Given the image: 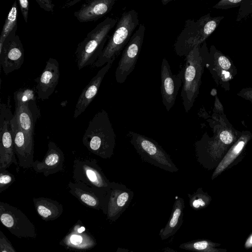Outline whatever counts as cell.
Instances as JSON below:
<instances>
[{
	"label": "cell",
	"instance_id": "obj_1",
	"mask_svg": "<svg viewBox=\"0 0 252 252\" xmlns=\"http://www.w3.org/2000/svg\"><path fill=\"white\" fill-rule=\"evenodd\" d=\"M82 142L90 152L102 158L109 159L113 156L116 135L105 110L98 112L89 121Z\"/></svg>",
	"mask_w": 252,
	"mask_h": 252
},
{
	"label": "cell",
	"instance_id": "obj_2",
	"mask_svg": "<svg viewBox=\"0 0 252 252\" xmlns=\"http://www.w3.org/2000/svg\"><path fill=\"white\" fill-rule=\"evenodd\" d=\"M224 18L223 16L212 17L209 13L197 20H187L174 43L176 54L180 57H186L194 47L201 45Z\"/></svg>",
	"mask_w": 252,
	"mask_h": 252
},
{
	"label": "cell",
	"instance_id": "obj_3",
	"mask_svg": "<svg viewBox=\"0 0 252 252\" xmlns=\"http://www.w3.org/2000/svg\"><path fill=\"white\" fill-rule=\"evenodd\" d=\"M117 22L116 19L107 17L78 44L75 57L79 70L88 66L93 67L104 49L110 32Z\"/></svg>",
	"mask_w": 252,
	"mask_h": 252
},
{
	"label": "cell",
	"instance_id": "obj_4",
	"mask_svg": "<svg viewBox=\"0 0 252 252\" xmlns=\"http://www.w3.org/2000/svg\"><path fill=\"white\" fill-rule=\"evenodd\" d=\"M139 23L136 11L131 9L124 12L118 21L114 32L110 36L104 49L93 67H101L107 63L113 64L129 42Z\"/></svg>",
	"mask_w": 252,
	"mask_h": 252
},
{
	"label": "cell",
	"instance_id": "obj_5",
	"mask_svg": "<svg viewBox=\"0 0 252 252\" xmlns=\"http://www.w3.org/2000/svg\"><path fill=\"white\" fill-rule=\"evenodd\" d=\"M183 68V87L181 92L183 106L188 112L199 93L201 77L205 67L202 46L194 47L186 57Z\"/></svg>",
	"mask_w": 252,
	"mask_h": 252
},
{
	"label": "cell",
	"instance_id": "obj_6",
	"mask_svg": "<svg viewBox=\"0 0 252 252\" xmlns=\"http://www.w3.org/2000/svg\"><path fill=\"white\" fill-rule=\"evenodd\" d=\"M127 136L142 160L170 172L179 170L170 156L155 140L130 131Z\"/></svg>",
	"mask_w": 252,
	"mask_h": 252
},
{
	"label": "cell",
	"instance_id": "obj_7",
	"mask_svg": "<svg viewBox=\"0 0 252 252\" xmlns=\"http://www.w3.org/2000/svg\"><path fill=\"white\" fill-rule=\"evenodd\" d=\"M205 67L211 73L216 84L226 91L230 90V81L237 73L230 58L211 45L208 50L205 42L202 44Z\"/></svg>",
	"mask_w": 252,
	"mask_h": 252
},
{
	"label": "cell",
	"instance_id": "obj_8",
	"mask_svg": "<svg viewBox=\"0 0 252 252\" xmlns=\"http://www.w3.org/2000/svg\"><path fill=\"white\" fill-rule=\"evenodd\" d=\"M72 178L74 182L108 192L111 182L104 174L95 159L75 158L73 161Z\"/></svg>",
	"mask_w": 252,
	"mask_h": 252
},
{
	"label": "cell",
	"instance_id": "obj_9",
	"mask_svg": "<svg viewBox=\"0 0 252 252\" xmlns=\"http://www.w3.org/2000/svg\"><path fill=\"white\" fill-rule=\"evenodd\" d=\"M0 220L13 235L18 238H35L36 228L28 217L19 209L0 202Z\"/></svg>",
	"mask_w": 252,
	"mask_h": 252
},
{
	"label": "cell",
	"instance_id": "obj_10",
	"mask_svg": "<svg viewBox=\"0 0 252 252\" xmlns=\"http://www.w3.org/2000/svg\"><path fill=\"white\" fill-rule=\"evenodd\" d=\"M145 32V25L140 24L123 50L115 71L117 83H124L134 70L143 43Z\"/></svg>",
	"mask_w": 252,
	"mask_h": 252
},
{
	"label": "cell",
	"instance_id": "obj_11",
	"mask_svg": "<svg viewBox=\"0 0 252 252\" xmlns=\"http://www.w3.org/2000/svg\"><path fill=\"white\" fill-rule=\"evenodd\" d=\"M0 171L6 170L14 163L19 171V165L16 159L10 121L14 114L11 111L9 103H0Z\"/></svg>",
	"mask_w": 252,
	"mask_h": 252
},
{
	"label": "cell",
	"instance_id": "obj_12",
	"mask_svg": "<svg viewBox=\"0 0 252 252\" xmlns=\"http://www.w3.org/2000/svg\"><path fill=\"white\" fill-rule=\"evenodd\" d=\"M17 29L7 37L0 50V65L6 75L20 68L24 61V49Z\"/></svg>",
	"mask_w": 252,
	"mask_h": 252
},
{
	"label": "cell",
	"instance_id": "obj_13",
	"mask_svg": "<svg viewBox=\"0 0 252 252\" xmlns=\"http://www.w3.org/2000/svg\"><path fill=\"white\" fill-rule=\"evenodd\" d=\"M133 196V191L125 185L111 182L107 192L105 214L107 219L112 221H116L128 207Z\"/></svg>",
	"mask_w": 252,
	"mask_h": 252
},
{
	"label": "cell",
	"instance_id": "obj_14",
	"mask_svg": "<svg viewBox=\"0 0 252 252\" xmlns=\"http://www.w3.org/2000/svg\"><path fill=\"white\" fill-rule=\"evenodd\" d=\"M160 90L162 101L167 111L174 106L183 83V70L173 74L168 61L163 58L160 69Z\"/></svg>",
	"mask_w": 252,
	"mask_h": 252
},
{
	"label": "cell",
	"instance_id": "obj_15",
	"mask_svg": "<svg viewBox=\"0 0 252 252\" xmlns=\"http://www.w3.org/2000/svg\"><path fill=\"white\" fill-rule=\"evenodd\" d=\"M67 189L82 204L90 208L101 210L106 214L108 192L71 181Z\"/></svg>",
	"mask_w": 252,
	"mask_h": 252
},
{
	"label": "cell",
	"instance_id": "obj_16",
	"mask_svg": "<svg viewBox=\"0 0 252 252\" xmlns=\"http://www.w3.org/2000/svg\"><path fill=\"white\" fill-rule=\"evenodd\" d=\"M15 153L18 159L19 166L24 168L32 167L33 161V148L21 128L14 116L10 121Z\"/></svg>",
	"mask_w": 252,
	"mask_h": 252
},
{
	"label": "cell",
	"instance_id": "obj_17",
	"mask_svg": "<svg viewBox=\"0 0 252 252\" xmlns=\"http://www.w3.org/2000/svg\"><path fill=\"white\" fill-rule=\"evenodd\" d=\"M60 76L59 63L54 58H49L40 75L35 79L36 93L39 99L44 100L53 94L58 84Z\"/></svg>",
	"mask_w": 252,
	"mask_h": 252
},
{
	"label": "cell",
	"instance_id": "obj_18",
	"mask_svg": "<svg viewBox=\"0 0 252 252\" xmlns=\"http://www.w3.org/2000/svg\"><path fill=\"white\" fill-rule=\"evenodd\" d=\"M14 113L22 130L29 141L33 145L34 129L37 120L40 116V110L36 101L26 102H15Z\"/></svg>",
	"mask_w": 252,
	"mask_h": 252
},
{
	"label": "cell",
	"instance_id": "obj_19",
	"mask_svg": "<svg viewBox=\"0 0 252 252\" xmlns=\"http://www.w3.org/2000/svg\"><path fill=\"white\" fill-rule=\"evenodd\" d=\"M48 149L42 161L36 160L32 167L38 173L45 177L63 171L64 156L62 150L53 141L48 144Z\"/></svg>",
	"mask_w": 252,
	"mask_h": 252
},
{
	"label": "cell",
	"instance_id": "obj_20",
	"mask_svg": "<svg viewBox=\"0 0 252 252\" xmlns=\"http://www.w3.org/2000/svg\"><path fill=\"white\" fill-rule=\"evenodd\" d=\"M60 244L68 249L84 251L93 248L96 245V242L79 220L61 241Z\"/></svg>",
	"mask_w": 252,
	"mask_h": 252
},
{
	"label": "cell",
	"instance_id": "obj_21",
	"mask_svg": "<svg viewBox=\"0 0 252 252\" xmlns=\"http://www.w3.org/2000/svg\"><path fill=\"white\" fill-rule=\"evenodd\" d=\"M112 65L110 63L105 64L83 90L75 105L73 114L74 119L83 113L94 98L105 75Z\"/></svg>",
	"mask_w": 252,
	"mask_h": 252
},
{
	"label": "cell",
	"instance_id": "obj_22",
	"mask_svg": "<svg viewBox=\"0 0 252 252\" xmlns=\"http://www.w3.org/2000/svg\"><path fill=\"white\" fill-rule=\"evenodd\" d=\"M116 2V0H88L74 15L81 23L95 21L108 13Z\"/></svg>",
	"mask_w": 252,
	"mask_h": 252
},
{
	"label": "cell",
	"instance_id": "obj_23",
	"mask_svg": "<svg viewBox=\"0 0 252 252\" xmlns=\"http://www.w3.org/2000/svg\"><path fill=\"white\" fill-rule=\"evenodd\" d=\"M185 202L183 198L176 196L168 221L159 232L161 240H165L176 233L183 222Z\"/></svg>",
	"mask_w": 252,
	"mask_h": 252
},
{
	"label": "cell",
	"instance_id": "obj_24",
	"mask_svg": "<svg viewBox=\"0 0 252 252\" xmlns=\"http://www.w3.org/2000/svg\"><path fill=\"white\" fill-rule=\"evenodd\" d=\"M35 209L41 219L46 221L54 220L63 214V207L59 202L49 198H33Z\"/></svg>",
	"mask_w": 252,
	"mask_h": 252
},
{
	"label": "cell",
	"instance_id": "obj_25",
	"mask_svg": "<svg viewBox=\"0 0 252 252\" xmlns=\"http://www.w3.org/2000/svg\"><path fill=\"white\" fill-rule=\"evenodd\" d=\"M221 244L207 239H197L181 244L180 249L193 252H226Z\"/></svg>",
	"mask_w": 252,
	"mask_h": 252
},
{
	"label": "cell",
	"instance_id": "obj_26",
	"mask_svg": "<svg viewBox=\"0 0 252 252\" xmlns=\"http://www.w3.org/2000/svg\"><path fill=\"white\" fill-rule=\"evenodd\" d=\"M247 139L244 136L240 138L237 143L230 149L225 155L220 163L217 166L212 176L214 179L221 173L239 156L243 150Z\"/></svg>",
	"mask_w": 252,
	"mask_h": 252
},
{
	"label": "cell",
	"instance_id": "obj_27",
	"mask_svg": "<svg viewBox=\"0 0 252 252\" xmlns=\"http://www.w3.org/2000/svg\"><path fill=\"white\" fill-rule=\"evenodd\" d=\"M17 1H15L5 20L0 37V50H1L3 43L9 34L17 27Z\"/></svg>",
	"mask_w": 252,
	"mask_h": 252
},
{
	"label": "cell",
	"instance_id": "obj_28",
	"mask_svg": "<svg viewBox=\"0 0 252 252\" xmlns=\"http://www.w3.org/2000/svg\"><path fill=\"white\" fill-rule=\"evenodd\" d=\"M190 207L194 210H200L207 207L210 203L211 198L201 189H198L193 194H188Z\"/></svg>",
	"mask_w": 252,
	"mask_h": 252
},
{
	"label": "cell",
	"instance_id": "obj_29",
	"mask_svg": "<svg viewBox=\"0 0 252 252\" xmlns=\"http://www.w3.org/2000/svg\"><path fill=\"white\" fill-rule=\"evenodd\" d=\"M15 102H26L31 100L36 101L33 91L29 89H20L14 94Z\"/></svg>",
	"mask_w": 252,
	"mask_h": 252
},
{
	"label": "cell",
	"instance_id": "obj_30",
	"mask_svg": "<svg viewBox=\"0 0 252 252\" xmlns=\"http://www.w3.org/2000/svg\"><path fill=\"white\" fill-rule=\"evenodd\" d=\"M16 180L14 175L7 170L0 171V193L4 191Z\"/></svg>",
	"mask_w": 252,
	"mask_h": 252
},
{
	"label": "cell",
	"instance_id": "obj_31",
	"mask_svg": "<svg viewBox=\"0 0 252 252\" xmlns=\"http://www.w3.org/2000/svg\"><path fill=\"white\" fill-rule=\"evenodd\" d=\"M240 6L236 19L237 21H240L242 18L252 13V0H243Z\"/></svg>",
	"mask_w": 252,
	"mask_h": 252
},
{
	"label": "cell",
	"instance_id": "obj_32",
	"mask_svg": "<svg viewBox=\"0 0 252 252\" xmlns=\"http://www.w3.org/2000/svg\"><path fill=\"white\" fill-rule=\"evenodd\" d=\"M243 0H221L216 3L213 8L220 9H227L240 6Z\"/></svg>",
	"mask_w": 252,
	"mask_h": 252
},
{
	"label": "cell",
	"instance_id": "obj_33",
	"mask_svg": "<svg viewBox=\"0 0 252 252\" xmlns=\"http://www.w3.org/2000/svg\"><path fill=\"white\" fill-rule=\"evenodd\" d=\"M0 252H17L1 230H0Z\"/></svg>",
	"mask_w": 252,
	"mask_h": 252
},
{
	"label": "cell",
	"instance_id": "obj_34",
	"mask_svg": "<svg viewBox=\"0 0 252 252\" xmlns=\"http://www.w3.org/2000/svg\"><path fill=\"white\" fill-rule=\"evenodd\" d=\"M21 13L25 23H28L29 1L28 0H18Z\"/></svg>",
	"mask_w": 252,
	"mask_h": 252
},
{
	"label": "cell",
	"instance_id": "obj_35",
	"mask_svg": "<svg viewBox=\"0 0 252 252\" xmlns=\"http://www.w3.org/2000/svg\"><path fill=\"white\" fill-rule=\"evenodd\" d=\"M39 6L45 11L53 12L55 4L50 0H35Z\"/></svg>",
	"mask_w": 252,
	"mask_h": 252
},
{
	"label": "cell",
	"instance_id": "obj_36",
	"mask_svg": "<svg viewBox=\"0 0 252 252\" xmlns=\"http://www.w3.org/2000/svg\"><path fill=\"white\" fill-rule=\"evenodd\" d=\"M237 95L252 103V87H246L241 89Z\"/></svg>",
	"mask_w": 252,
	"mask_h": 252
},
{
	"label": "cell",
	"instance_id": "obj_37",
	"mask_svg": "<svg viewBox=\"0 0 252 252\" xmlns=\"http://www.w3.org/2000/svg\"><path fill=\"white\" fill-rule=\"evenodd\" d=\"M244 247L246 249H250L252 248V233L245 241Z\"/></svg>",
	"mask_w": 252,
	"mask_h": 252
},
{
	"label": "cell",
	"instance_id": "obj_38",
	"mask_svg": "<svg viewBox=\"0 0 252 252\" xmlns=\"http://www.w3.org/2000/svg\"><path fill=\"white\" fill-rule=\"evenodd\" d=\"M81 0H71L66 1L63 5V8H69L77 3L80 2Z\"/></svg>",
	"mask_w": 252,
	"mask_h": 252
},
{
	"label": "cell",
	"instance_id": "obj_39",
	"mask_svg": "<svg viewBox=\"0 0 252 252\" xmlns=\"http://www.w3.org/2000/svg\"><path fill=\"white\" fill-rule=\"evenodd\" d=\"M155 252H179L176 250L173 249V248H170V247H165L162 248V249L158 251H156Z\"/></svg>",
	"mask_w": 252,
	"mask_h": 252
},
{
	"label": "cell",
	"instance_id": "obj_40",
	"mask_svg": "<svg viewBox=\"0 0 252 252\" xmlns=\"http://www.w3.org/2000/svg\"><path fill=\"white\" fill-rule=\"evenodd\" d=\"M115 252H134L132 250H130L126 248H118Z\"/></svg>",
	"mask_w": 252,
	"mask_h": 252
},
{
	"label": "cell",
	"instance_id": "obj_41",
	"mask_svg": "<svg viewBox=\"0 0 252 252\" xmlns=\"http://www.w3.org/2000/svg\"><path fill=\"white\" fill-rule=\"evenodd\" d=\"M161 1L162 2L163 4L165 5V4H166L169 1H170V0H162Z\"/></svg>",
	"mask_w": 252,
	"mask_h": 252
}]
</instances>
